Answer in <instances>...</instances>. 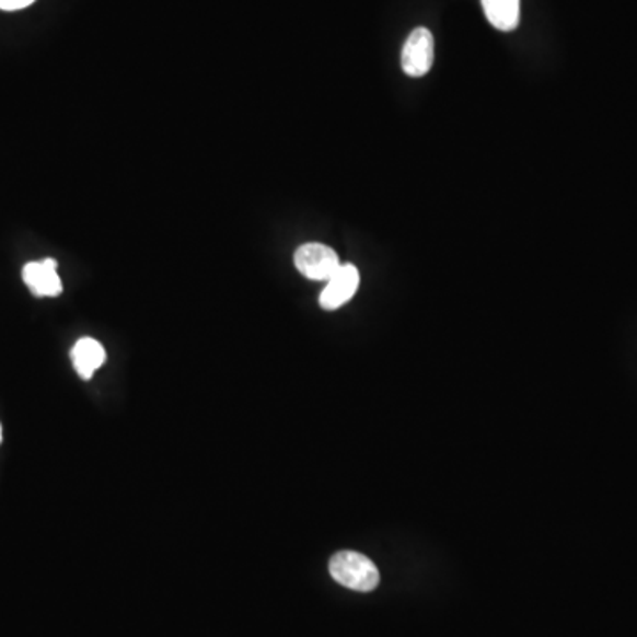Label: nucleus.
<instances>
[{
  "instance_id": "nucleus-6",
  "label": "nucleus",
  "mask_w": 637,
  "mask_h": 637,
  "mask_svg": "<svg viewBox=\"0 0 637 637\" xmlns=\"http://www.w3.org/2000/svg\"><path fill=\"white\" fill-rule=\"evenodd\" d=\"M105 358L106 352L102 344L89 337L80 338L71 351L74 370L83 379L93 378L94 372L105 363Z\"/></svg>"
},
{
  "instance_id": "nucleus-2",
  "label": "nucleus",
  "mask_w": 637,
  "mask_h": 637,
  "mask_svg": "<svg viewBox=\"0 0 637 637\" xmlns=\"http://www.w3.org/2000/svg\"><path fill=\"white\" fill-rule=\"evenodd\" d=\"M294 264L303 277L317 282H328L340 268V260L335 250L321 243H306L296 250Z\"/></svg>"
},
{
  "instance_id": "nucleus-5",
  "label": "nucleus",
  "mask_w": 637,
  "mask_h": 637,
  "mask_svg": "<svg viewBox=\"0 0 637 637\" xmlns=\"http://www.w3.org/2000/svg\"><path fill=\"white\" fill-rule=\"evenodd\" d=\"M24 280L36 296H57L62 292V282L57 275V263L54 259L28 263L24 268Z\"/></svg>"
},
{
  "instance_id": "nucleus-1",
  "label": "nucleus",
  "mask_w": 637,
  "mask_h": 637,
  "mask_svg": "<svg viewBox=\"0 0 637 637\" xmlns=\"http://www.w3.org/2000/svg\"><path fill=\"white\" fill-rule=\"evenodd\" d=\"M332 578L355 591H372L379 584V570L372 559L356 553V551H340L329 559Z\"/></svg>"
},
{
  "instance_id": "nucleus-7",
  "label": "nucleus",
  "mask_w": 637,
  "mask_h": 637,
  "mask_svg": "<svg viewBox=\"0 0 637 637\" xmlns=\"http://www.w3.org/2000/svg\"><path fill=\"white\" fill-rule=\"evenodd\" d=\"M485 16L493 27L510 33L521 20V0H482Z\"/></svg>"
},
{
  "instance_id": "nucleus-9",
  "label": "nucleus",
  "mask_w": 637,
  "mask_h": 637,
  "mask_svg": "<svg viewBox=\"0 0 637 637\" xmlns=\"http://www.w3.org/2000/svg\"><path fill=\"white\" fill-rule=\"evenodd\" d=\"M0 443H2V429H0Z\"/></svg>"
},
{
  "instance_id": "nucleus-8",
  "label": "nucleus",
  "mask_w": 637,
  "mask_h": 637,
  "mask_svg": "<svg viewBox=\"0 0 637 637\" xmlns=\"http://www.w3.org/2000/svg\"><path fill=\"white\" fill-rule=\"evenodd\" d=\"M34 0H0V10L19 11L33 4Z\"/></svg>"
},
{
  "instance_id": "nucleus-4",
  "label": "nucleus",
  "mask_w": 637,
  "mask_h": 637,
  "mask_svg": "<svg viewBox=\"0 0 637 637\" xmlns=\"http://www.w3.org/2000/svg\"><path fill=\"white\" fill-rule=\"evenodd\" d=\"M360 287V273L352 264H340L319 298L324 310H337L346 305Z\"/></svg>"
},
{
  "instance_id": "nucleus-3",
  "label": "nucleus",
  "mask_w": 637,
  "mask_h": 637,
  "mask_svg": "<svg viewBox=\"0 0 637 637\" xmlns=\"http://www.w3.org/2000/svg\"><path fill=\"white\" fill-rule=\"evenodd\" d=\"M435 62V37L429 28L418 27L402 48V70L413 79L429 73Z\"/></svg>"
}]
</instances>
